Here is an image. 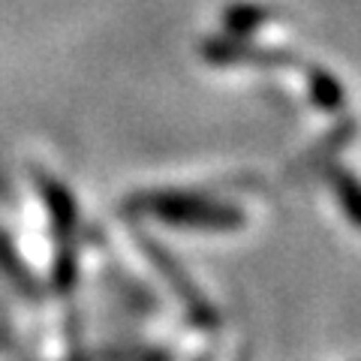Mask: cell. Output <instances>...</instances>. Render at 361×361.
<instances>
[{
  "mask_svg": "<svg viewBox=\"0 0 361 361\" xmlns=\"http://www.w3.org/2000/svg\"><path fill=\"white\" fill-rule=\"evenodd\" d=\"M154 211L163 220L172 223H193V226H235L238 214L220 205H211L205 199H190V196H160L151 202Z\"/></svg>",
  "mask_w": 361,
  "mask_h": 361,
  "instance_id": "cell-1",
  "label": "cell"
},
{
  "mask_svg": "<svg viewBox=\"0 0 361 361\" xmlns=\"http://www.w3.org/2000/svg\"><path fill=\"white\" fill-rule=\"evenodd\" d=\"M307 87H310V99L319 109H325V111L343 109V85L337 82L334 75L319 70V66L307 73Z\"/></svg>",
  "mask_w": 361,
  "mask_h": 361,
  "instance_id": "cell-2",
  "label": "cell"
},
{
  "mask_svg": "<svg viewBox=\"0 0 361 361\" xmlns=\"http://www.w3.org/2000/svg\"><path fill=\"white\" fill-rule=\"evenodd\" d=\"M39 190H42L45 205L54 211V226H58V232H70L73 223H75V205H73L70 193H66L61 184H54L51 178H39Z\"/></svg>",
  "mask_w": 361,
  "mask_h": 361,
  "instance_id": "cell-3",
  "label": "cell"
},
{
  "mask_svg": "<svg viewBox=\"0 0 361 361\" xmlns=\"http://www.w3.org/2000/svg\"><path fill=\"white\" fill-rule=\"evenodd\" d=\"M262 21H265V9H259L253 4H235L226 9V16H223V25L232 37H250Z\"/></svg>",
  "mask_w": 361,
  "mask_h": 361,
  "instance_id": "cell-4",
  "label": "cell"
},
{
  "mask_svg": "<svg viewBox=\"0 0 361 361\" xmlns=\"http://www.w3.org/2000/svg\"><path fill=\"white\" fill-rule=\"evenodd\" d=\"M331 184H334L337 196H341V202H343L349 220H353L355 226H361V184L349 172H343V169H331Z\"/></svg>",
  "mask_w": 361,
  "mask_h": 361,
  "instance_id": "cell-5",
  "label": "cell"
}]
</instances>
